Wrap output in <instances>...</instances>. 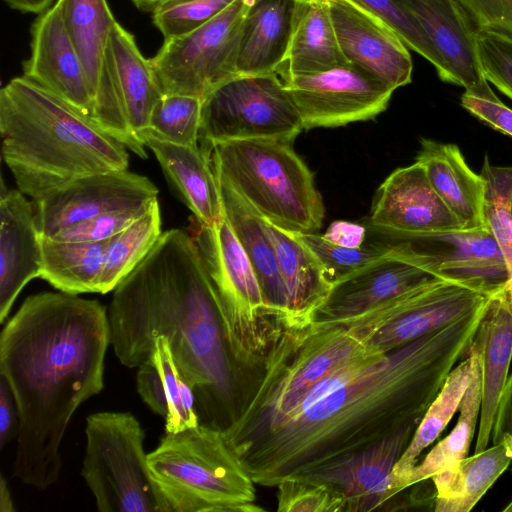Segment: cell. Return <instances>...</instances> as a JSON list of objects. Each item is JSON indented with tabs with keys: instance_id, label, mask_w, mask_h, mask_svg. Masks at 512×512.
Returning a JSON list of instances; mask_svg holds the SVG:
<instances>
[{
	"instance_id": "52a82bcc",
	"label": "cell",
	"mask_w": 512,
	"mask_h": 512,
	"mask_svg": "<svg viewBox=\"0 0 512 512\" xmlns=\"http://www.w3.org/2000/svg\"><path fill=\"white\" fill-rule=\"evenodd\" d=\"M214 171L266 221L295 234L317 233L324 204L292 143L238 140L217 144Z\"/></svg>"
},
{
	"instance_id": "e575fe53",
	"label": "cell",
	"mask_w": 512,
	"mask_h": 512,
	"mask_svg": "<svg viewBox=\"0 0 512 512\" xmlns=\"http://www.w3.org/2000/svg\"><path fill=\"white\" fill-rule=\"evenodd\" d=\"M470 381L459 405L457 424L451 432L439 441L409 473L405 487L409 488L420 482L429 480L434 474L467 457L472 443L481 407V371L477 354Z\"/></svg>"
},
{
	"instance_id": "d4e9b609",
	"label": "cell",
	"mask_w": 512,
	"mask_h": 512,
	"mask_svg": "<svg viewBox=\"0 0 512 512\" xmlns=\"http://www.w3.org/2000/svg\"><path fill=\"white\" fill-rule=\"evenodd\" d=\"M223 215L243 248L259 282L268 307L283 315L289 324L286 289L276 252L263 218L216 172Z\"/></svg>"
},
{
	"instance_id": "603a6c76",
	"label": "cell",
	"mask_w": 512,
	"mask_h": 512,
	"mask_svg": "<svg viewBox=\"0 0 512 512\" xmlns=\"http://www.w3.org/2000/svg\"><path fill=\"white\" fill-rule=\"evenodd\" d=\"M470 349L478 357L481 371V407L474 453L491 440L495 412L509 377L512 360V309L505 287L488 299Z\"/></svg>"
},
{
	"instance_id": "74e56055",
	"label": "cell",
	"mask_w": 512,
	"mask_h": 512,
	"mask_svg": "<svg viewBox=\"0 0 512 512\" xmlns=\"http://www.w3.org/2000/svg\"><path fill=\"white\" fill-rule=\"evenodd\" d=\"M485 183L483 216L512 276V166H492L486 156L480 172Z\"/></svg>"
},
{
	"instance_id": "d6a6232c",
	"label": "cell",
	"mask_w": 512,
	"mask_h": 512,
	"mask_svg": "<svg viewBox=\"0 0 512 512\" xmlns=\"http://www.w3.org/2000/svg\"><path fill=\"white\" fill-rule=\"evenodd\" d=\"M67 33L83 63L93 107L103 60L116 23L106 0H57Z\"/></svg>"
},
{
	"instance_id": "7a4b0ae2",
	"label": "cell",
	"mask_w": 512,
	"mask_h": 512,
	"mask_svg": "<svg viewBox=\"0 0 512 512\" xmlns=\"http://www.w3.org/2000/svg\"><path fill=\"white\" fill-rule=\"evenodd\" d=\"M108 312L65 292L27 297L0 334V375L19 413L13 477L45 490L60 477V444L79 406L104 388Z\"/></svg>"
},
{
	"instance_id": "7402d4cb",
	"label": "cell",
	"mask_w": 512,
	"mask_h": 512,
	"mask_svg": "<svg viewBox=\"0 0 512 512\" xmlns=\"http://www.w3.org/2000/svg\"><path fill=\"white\" fill-rule=\"evenodd\" d=\"M42 236L32 204L20 190L0 193V322L26 284L41 276Z\"/></svg>"
},
{
	"instance_id": "6f0895ef",
	"label": "cell",
	"mask_w": 512,
	"mask_h": 512,
	"mask_svg": "<svg viewBox=\"0 0 512 512\" xmlns=\"http://www.w3.org/2000/svg\"><path fill=\"white\" fill-rule=\"evenodd\" d=\"M507 294H508L509 303H510V306H511V309H512V291L507 290Z\"/></svg>"
},
{
	"instance_id": "d6986e66",
	"label": "cell",
	"mask_w": 512,
	"mask_h": 512,
	"mask_svg": "<svg viewBox=\"0 0 512 512\" xmlns=\"http://www.w3.org/2000/svg\"><path fill=\"white\" fill-rule=\"evenodd\" d=\"M31 32V55L24 63V76L94 121L88 78L57 2L35 20Z\"/></svg>"
},
{
	"instance_id": "9c48e42d",
	"label": "cell",
	"mask_w": 512,
	"mask_h": 512,
	"mask_svg": "<svg viewBox=\"0 0 512 512\" xmlns=\"http://www.w3.org/2000/svg\"><path fill=\"white\" fill-rule=\"evenodd\" d=\"M81 469L100 512H171L152 478L145 432L130 412L89 415Z\"/></svg>"
},
{
	"instance_id": "2e32d148",
	"label": "cell",
	"mask_w": 512,
	"mask_h": 512,
	"mask_svg": "<svg viewBox=\"0 0 512 512\" xmlns=\"http://www.w3.org/2000/svg\"><path fill=\"white\" fill-rule=\"evenodd\" d=\"M341 52L359 67L395 90L411 82L409 48L382 18L353 0H327Z\"/></svg>"
},
{
	"instance_id": "3957f363",
	"label": "cell",
	"mask_w": 512,
	"mask_h": 512,
	"mask_svg": "<svg viewBox=\"0 0 512 512\" xmlns=\"http://www.w3.org/2000/svg\"><path fill=\"white\" fill-rule=\"evenodd\" d=\"M108 318L118 360L137 368L157 337L194 389L200 424L224 431L236 406L237 376L216 295L191 235L162 233L148 255L115 288Z\"/></svg>"
},
{
	"instance_id": "4316f807",
	"label": "cell",
	"mask_w": 512,
	"mask_h": 512,
	"mask_svg": "<svg viewBox=\"0 0 512 512\" xmlns=\"http://www.w3.org/2000/svg\"><path fill=\"white\" fill-rule=\"evenodd\" d=\"M142 143L154 152L197 222L211 226L223 218L220 189L210 155L200 146L178 145L151 137H144Z\"/></svg>"
},
{
	"instance_id": "484cf974",
	"label": "cell",
	"mask_w": 512,
	"mask_h": 512,
	"mask_svg": "<svg viewBox=\"0 0 512 512\" xmlns=\"http://www.w3.org/2000/svg\"><path fill=\"white\" fill-rule=\"evenodd\" d=\"M102 67L113 79L128 123L138 138L148 127L150 115L164 94L151 60L141 54L132 34L118 22L112 28Z\"/></svg>"
},
{
	"instance_id": "b9f144b4",
	"label": "cell",
	"mask_w": 512,
	"mask_h": 512,
	"mask_svg": "<svg viewBox=\"0 0 512 512\" xmlns=\"http://www.w3.org/2000/svg\"><path fill=\"white\" fill-rule=\"evenodd\" d=\"M278 512H345V498L336 488L301 477L277 485Z\"/></svg>"
},
{
	"instance_id": "4fadbf2b",
	"label": "cell",
	"mask_w": 512,
	"mask_h": 512,
	"mask_svg": "<svg viewBox=\"0 0 512 512\" xmlns=\"http://www.w3.org/2000/svg\"><path fill=\"white\" fill-rule=\"evenodd\" d=\"M399 255L433 276L492 294L509 272L502 252L487 229L423 234L386 233L367 228Z\"/></svg>"
},
{
	"instance_id": "f5cc1de1",
	"label": "cell",
	"mask_w": 512,
	"mask_h": 512,
	"mask_svg": "<svg viewBox=\"0 0 512 512\" xmlns=\"http://www.w3.org/2000/svg\"><path fill=\"white\" fill-rule=\"evenodd\" d=\"M11 8L25 13H43L54 0H4Z\"/></svg>"
},
{
	"instance_id": "8992f818",
	"label": "cell",
	"mask_w": 512,
	"mask_h": 512,
	"mask_svg": "<svg viewBox=\"0 0 512 512\" xmlns=\"http://www.w3.org/2000/svg\"><path fill=\"white\" fill-rule=\"evenodd\" d=\"M171 512H259L255 482L220 429L199 424L165 433L149 453Z\"/></svg>"
},
{
	"instance_id": "30bf717a",
	"label": "cell",
	"mask_w": 512,
	"mask_h": 512,
	"mask_svg": "<svg viewBox=\"0 0 512 512\" xmlns=\"http://www.w3.org/2000/svg\"><path fill=\"white\" fill-rule=\"evenodd\" d=\"M302 119L277 72L236 75L202 99L200 148L212 154L217 144L238 140L292 143Z\"/></svg>"
},
{
	"instance_id": "bcb514c9",
	"label": "cell",
	"mask_w": 512,
	"mask_h": 512,
	"mask_svg": "<svg viewBox=\"0 0 512 512\" xmlns=\"http://www.w3.org/2000/svg\"><path fill=\"white\" fill-rule=\"evenodd\" d=\"M461 105L482 122L512 136V109L496 96L486 79L464 91Z\"/></svg>"
},
{
	"instance_id": "6da1fadb",
	"label": "cell",
	"mask_w": 512,
	"mask_h": 512,
	"mask_svg": "<svg viewBox=\"0 0 512 512\" xmlns=\"http://www.w3.org/2000/svg\"><path fill=\"white\" fill-rule=\"evenodd\" d=\"M486 305L388 353L371 348L330 372L278 424L236 451L255 484L276 487L419 423L468 355Z\"/></svg>"
},
{
	"instance_id": "681fc988",
	"label": "cell",
	"mask_w": 512,
	"mask_h": 512,
	"mask_svg": "<svg viewBox=\"0 0 512 512\" xmlns=\"http://www.w3.org/2000/svg\"><path fill=\"white\" fill-rule=\"evenodd\" d=\"M19 413L13 392L0 375V449H4L18 434Z\"/></svg>"
},
{
	"instance_id": "f546056e",
	"label": "cell",
	"mask_w": 512,
	"mask_h": 512,
	"mask_svg": "<svg viewBox=\"0 0 512 512\" xmlns=\"http://www.w3.org/2000/svg\"><path fill=\"white\" fill-rule=\"evenodd\" d=\"M348 64L327 0H296L291 38L279 76L308 75Z\"/></svg>"
},
{
	"instance_id": "7c38bea8",
	"label": "cell",
	"mask_w": 512,
	"mask_h": 512,
	"mask_svg": "<svg viewBox=\"0 0 512 512\" xmlns=\"http://www.w3.org/2000/svg\"><path fill=\"white\" fill-rule=\"evenodd\" d=\"M490 296L458 282L434 278L372 310L333 324L358 332L377 350L388 353L476 311Z\"/></svg>"
},
{
	"instance_id": "ffe728a7",
	"label": "cell",
	"mask_w": 512,
	"mask_h": 512,
	"mask_svg": "<svg viewBox=\"0 0 512 512\" xmlns=\"http://www.w3.org/2000/svg\"><path fill=\"white\" fill-rule=\"evenodd\" d=\"M437 278L394 249L334 283L311 322L332 324L372 310Z\"/></svg>"
},
{
	"instance_id": "f35d334b",
	"label": "cell",
	"mask_w": 512,
	"mask_h": 512,
	"mask_svg": "<svg viewBox=\"0 0 512 512\" xmlns=\"http://www.w3.org/2000/svg\"><path fill=\"white\" fill-rule=\"evenodd\" d=\"M165 387L168 413L165 417L166 433H175L200 424L194 389L182 376L166 338L157 337L151 355Z\"/></svg>"
},
{
	"instance_id": "8d00e7d4",
	"label": "cell",
	"mask_w": 512,
	"mask_h": 512,
	"mask_svg": "<svg viewBox=\"0 0 512 512\" xmlns=\"http://www.w3.org/2000/svg\"><path fill=\"white\" fill-rule=\"evenodd\" d=\"M202 99L167 94L155 105L148 127L138 138L151 137L163 142L198 147ZM143 144V143H142Z\"/></svg>"
},
{
	"instance_id": "db71d44e",
	"label": "cell",
	"mask_w": 512,
	"mask_h": 512,
	"mask_svg": "<svg viewBox=\"0 0 512 512\" xmlns=\"http://www.w3.org/2000/svg\"><path fill=\"white\" fill-rule=\"evenodd\" d=\"M15 507L12 501L8 482L3 475L0 477V512H14Z\"/></svg>"
},
{
	"instance_id": "44dd1931",
	"label": "cell",
	"mask_w": 512,
	"mask_h": 512,
	"mask_svg": "<svg viewBox=\"0 0 512 512\" xmlns=\"http://www.w3.org/2000/svg\"><path fill=\"white\" fill-rule=\"evenodd\" d=\"M430 39L440 67L439 78L471 89L485 80L481 70L476 29L456 0H400Z\"/></svg>"
},
{
	"instance_id": "ee69618b",
	"label": "cell",
	"mask_w": 512,
	"mask_h": 512,
	"mask_svg": "<svg viewBox=\"0 0 512 512\" xmlns=\"http://www.w3.org/2000/svg\"><path fill=\"white\" fill-rule=\"evenodd\" d=\"M478 58L485 79L512 100V39L477 31Z\"/></svg>"
},
{
	"instance_id": "680465c9",
	"label": "cell",
	"mask_w": 512,
	"mask_h": 512,
	"mask_svg": "<svg viewBox=\"0 0 512 512\" xmlns=\"http://www.w3.org/2000/svg\"><path fill=\"white\" fill-rule=\"evenodd\" d=\"M504 511H512V502L506 508H504Z\"/></svg>"
},
{
	"instance_id": "e0dca14e",
	"label": "cell",
	"mask_w": 512,
	"mask_h": 512,
	"mask_svg": "<svg viewBox=\"0 0 512 512\" xmlns=\"http://www.w3.org/2000/svg\"><path fill=\"white\" fill-rule=\"evenodd\" d=\"M419 423H412L367 448L294 477L336 488L345 498V512L381 509L396 496L392 488V470Z\"/></svg>"
},
{
	"instance_id": "f6af8a7d",
	"label": "cell",
	"mask_w": 512,
	"mask_h": 512,
	"mask_svg": "<svg viewBox=\"0 0 512 512\" xmlns=\"http://www.w3.org/2000/svg\"><path fill=\"white\" fill-rule=\"evenodd\" d=\"M151 203L147 206L101 213L66 227L50 238L67 242L106 241L141 217Z\"/></svg>"
},
{
	"instance_id": "ab89813d",
	"label": "cell",
	"mask_w": 512,
	"mask_h": 512,
	"mask_svg": "<svg viewBox=\"0 0 512 512\" xmlns=\"http://www.w3.org/2000/svg\"><path fill=\"white\" fill-rule=\"evenodd\" d=\"M296 235L316 256L331 285L391 251L389 245L367 238L362 246L349 247L334 243L318 233Z\"/></svg>"
},
{
	"instance_id": "f907efd6",
	"label": "cell",
	"mask_w": 512,
	"mask_h": 512,
	"mask_svg": "<svg viewBox=\"0 0 512 512\" xmlns=\"http://www.w3.org/2000/svg\"><path fill=\"white\" fill-rule=\"evenodd\" d=\"M504 439L512 441V374L508 377L500 397L491 432L493 444L500 443Z\"/></svg>"
},
{
	"instance_id": "c3c4849f",
	"label": "cell",
	"mask_w": 512,
	"mask_h": 512,
	"mask_svg": "<svg viewBox=\"0 0 512 512\" xmlns=\"http://www.w3.org/2000/svg\"><path fill=\"white\" fill-rule=\"evenodd\" d=\"M137 391L149 408L165 419L168 413V402L161 373L149 356L137 367Z\"/></svg>"
},
{
	"instance_id": "11a10c76",
	"label": "cell",
	"mask_w": 512,
	"mask_h": 512,
	"mask_svg": "<svg viewBox=\"0 0 512 512\" xmlns=\"http://www.w3.org/2000/svg\"><path fill=\"white\" fill-rule=\"evenodd\" d=\"M140 10L153 12L161 4L170 0H131Z\"/></svg>"
},
{
	"instance_id": "9f6ffc18",
	"label": "cell",
	"mask_w": 512,
	"mask_h": 512,
	"mask_svg": "<svg viewBox=\"0 0 512 512\" xmlns=\"http://www.w3.org/2000/svg\"><path fill=\"white\" fill-rule=\"evenodd\" d=\"M505 288H506L507 290L512 291V276H511V277H509L508 281L506 282V284H505Z\"/></svg>"
},
{
	"instance_id": "60d3db41",
	"label": "cell",
	"mask_w": 512,
	"mask_h": 512,
	"mask_svg": "<svg viewBox=\"0 0 512 512\" xmlns=\"http://www.w3.org/2000/svg\"><path fill=\"white\" fill-rule=\"evenodd\" d=\"M235 0H170L153 12L164 40L188 34L213 19Z\"/></svg>"
},
{
	"instance_id": "d590c367",
	"label": "cell",
	"mask_w": 512,
	"mask_h": 512,
	"mask_svg": "<svg viewBox=\"0 0 512 512\" xmlns=\"http://www.w3.org/2000/svg\"><path fill=\"white\" fill-rule=\"evenodd\" d=\"M161 235V214L156 199L141 217L107 240L97 293L115 290L148 255Z\"/></svg>"
},
{
	"instance_id": "f1b7e54d",
	"label": "cell",
	"mask_w": 512,
	"mask_h": 512,
	"mask_svg": "<svg viewBox=\"0 0 512 512\" xmlns=\"http://www.w3.org/2000/svg\"><path fill=\"white\" fill-rule=\"evenodd\" d=\"M296 0H254L246 14L237 75L277 72L288 50Z\"/></svg>"
},
{
	"instance_id": "9a60e30c",
	"label": "cell",
	"mask_w": 512,
	"mask_h": 512,
	"mask_svg": "<svg viewBox=\"0 0 512 512\" xmlns=\"http://www.w3.org/2000/svg\"><path fill=\"white\" fill-rule=\"evenodd\" d=\"M158 188L147 177L127 170L79 177L35 201L42 237H52L77 222L113 210L147 206Z\"/></svg>"
},
{
	"instance_id": "277c9868",
	"label": "cell",
	"mask_w": 512,
	"mask_h": 512,
	"mask_svg": "<svg viewBox=\"0 0 512 512\" xmlns=\"http://www.w3.org/2000/svg\"><path fill=\"white\" fill-rule=\"evenodd\" d=\"M2 156L18 189L34 200L79 177L127 170V147L35 81L0 91Z\"/></svg>"
},
{
	"instance_id": "ac0fdd59",
	"label": "cell",
	"mask_w": 512,
	"mask_h": 512,
	"mask_svg": "<svg viewBox=\"0 0 512 512\" xmlns=\"http://www.w3.org/2000/svg\"><path fill=\"white\" fill-rule=\"evenodd\" d=\"M368 227L386 233L423 234L462 229L416 162L393 171L378 188Z\"/></svg>"
},
{
	"instance_id": "1f68e13d",
	"label": "cell",
	"mask_w": 512,
	"mask_h": 512,
	"mask_svg": "<svg viewBox=\"0 0 512 512\" xmlns=\"http://www.w3.org/2000/svg\"><path fill=\"white\" fill-rule=\"evenodd\" d=\"M473 363L474 354L468 351L463 361L448 374L439 393L426 410L409 445L392 470V488L396 495L406 489V479L418 463L421 453L439 437L459 409L470 381Z\"/></svg>"
},
{
	"instance_id": "8fae6325",
	"label": "cell",
	"mask_w": 512,
	"mask_h": 512,
	"mask_svg": "<svg viewBox=\"0 0 512 512\" xmlns=\"http://www.w3.org/2000/svg\"><path fill=\"white\" fill-rule=\"evenodd\" d=\"M254 0H235L198 29L164 40L151 63L164 95L203 99L237 75L244 20Z\"/></svg>"
},
{
	"instance_id": "83f0119b",
	"label": "cell",
	"mask_w": 512,
	"mask_h": 512,
	"mask_svg": "<svg viewBox=\"0 0 512 512\" xmlns=\"http://www.w3.org/2000/svg\"><path fill=\"white\" fill-rule=\"evenodd\" d=\"M264 221L274 246L280 274L287 294L289 324L304 326L326 299L331 284L313 252L297 237Z\"/></svg>"
},
{
	"instance_id": "cb8c5ba5",
	"label": "cell",
	"mask_w": 512,
	"mask_h": 512,
	"mask_svg": "<svg viewBox=\"0 0 512 512\" xmlns=\"http://www.w3.org/2000/svg\"><path fill=\"white\" fill-rule=\"evenodd\" d=\"M416 162L420 163L433 189L464 230L487 229L483 216L485 183L467 165L460 149L431 139H422Z\"/></svg>"
},
{
	"instance_id": "816d5d0a",
	"label": "cell",
	"mask_w": 512,
	"mask_h": 512,
	"mask_svg": "<svg viewBox=\"0 0 512 512\" xmlns=\"http://www.w3.org/2000/svg\"><path fill=\"white\" fill-rule=\"evenodd\" d=\"M366 233V226L345 221H335L329 226L324 237L337 244L359 247L366 242Z\"/></svg>"
},
{
	"instance_id": "4dcf8cb0",
	"label": "cell",
	"mask_w": 512,
	"mask_h": 512,
	"mask_svg": "<svg viewBox=\"0 0 512 512\" xmlns=\"http://www.w3.org/2000/svg\"><path fill=\"white\" fill-rule=\"evenodd\" d=\"M512 441L504 439L434 474V511L469 512L511 464Z\"/></svg>"
},
{
	"instance_id": "5bb4252c",
	"label": "cell",
	"mask_w": 512,
	"mask_h": 512,
	"mask_svg": "<svg viewBox=\"0 0 512 512\" xmlns=\"http://www.w3.org/2000/svg\"><path fill=\"white\" fill-rule=\"evenodd\" d=\"M304 129L331 128L375 118L394 90L350 63L324 72L281 76Z\"/></svg>"
},
{
	"instance_id": "7bdbcfd3",
	"label": "cell",
	"mask_w": 512,
	"mask_h": 512,
	"mask_svg": "<svg viewBox=\"0 0 512 512\" xmlns=\"http://www.w3.org/2000/svg\"><path fill=\"white\" fill-rule=\"evenodd\" d=\"M382 18L405 45L427 59L437 71L439 59L426 32L400 0H353Z\"/></svg>"
},
{
	"instance_id": "ba28073f",
	"label": "cell",
	"mask_w": 512,
	"mask_h": 512,
	"mask_svg": "<svg viewBox=\"0 0 512 512\" xmlns=\"http://www.w3.org/2000/svg\"><path fill=\"white\" fill-rule=\"evenodd\" d=\"M190 234L213 286L236 369L237 391L262 364L287 322L268 307L254 270L225 217Z\"/></svg>"
},
{
	"instance_id": "7dc6e473",
	"label": "cell",
	"mask_w": 512,
	"mask_h": 512,
	"mask_svg": "<svg viewBox=\"0 0 512 512\" xmlns=\"http://www.w3.org/2000/svg\"><path fill=\"white\" fill-rule=\"evenodd\" d=\"M476 31L512 39V0H456Z\"/></svg>"
},
{
	"instance_id": "5b68a950",
	"label": "cell",
	"mask_w": 512,
	"mask_h": 512,
	"mask_svg": "<svg viewBox=\"0 0 512 512\" xmlns=\"http://www.w3.org/2000/svg\"><path fill=\"white\" fill-rule=\"evenodd\" d=\"M371 348L361 334L343 326L283 325L239 390L234 417L223 431L231 447L236 452L274 427L314 385Z\"/></svg>"
},
{
	"instance_id": "836d02e7",
	"label": "cell",
	"mask_w": 512,
	"mask_h": 512,
	"mask_svg": "<svg viewBox=\"0 0 512 512\" xmlns=\"http://www.w3.org/2000/svg\"><path fill=\"white\" fill-rule=\"evenodd\" d=\"M107 240L67 242L42 237L41 278L59 291L97 293Z\"/></svg>"
}]
</instances>
